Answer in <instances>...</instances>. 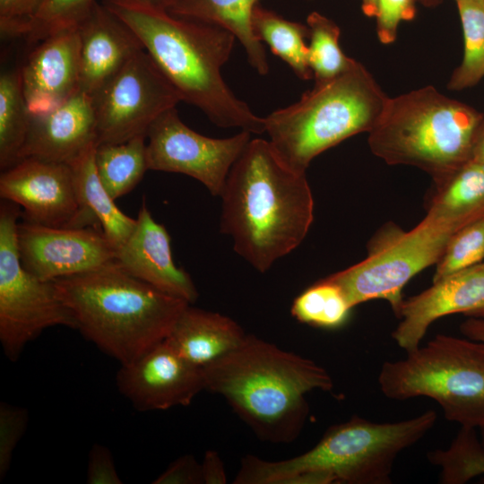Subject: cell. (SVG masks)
<instances>
[{
    "label": "cell",
    "instance_id": "cell-3",
    "mask_svg": "<svg viewBox=\"0 0 484 484\" xmlns=\"http://www.w3.org/2000/svg\"><path fill=\"white\" fill-rule=\"evenodd\" d=\"M204 389L221 395L262 440L288 444L308 416L306 394L331 391L329 373L311 359L254 335L202 367Z\"/></svg>",
    "mask_w": 484,
    "mask_h": 484
},
{
    "label": "cell",
    "instance_id": "cell-6",
    "mask_svg": "<svg viewBox=\"0 0 484 484\" xmlns=\"http://www.w3.org/2000/svg\"><path fill=\"white\" fill-rule=\"evenodd\" d=\"M483 120L481 112L428 85L388 97L368 145L385 163L416 167L436 181L471 160Z\"/></svg>",
    "mask_w": 484,
    "mask_h": 484
},
{
    "label": "cell",
    "instance_id": "cell-18",
    "mask_svg": "<svg viewBox=\"0 0 484 484\" xmlns=\"http://www.w3.org/2000/svg\"><path fill=\"white\" fill-rule=\"evenodd\" d=\"M115 261L129 274L160 291L189 304L198 298L190 275L173 261L169 232L152 218L144 203L131 234L117 249Z\"/></svg>",
    "mask_w": 484,
    "mask_h": 484
},
{
    "label": "cell",
    "instance_id": "cell-2",
    "mask_svg": "<svg viewBox=\"0 0 484 484\" xmlns=\"http://www.w3.org/2000/svg\"><path fill=\"white\" fill-rule=\"evenodd\" d=\"M141 40L184 100L217 126L265 133L264 118L238 99L221 75L236 38L225 29L124 0H102Z\"/></svg>",
    "mask_w": 484,
    "mask_h": 484
},
{
    "label": "cell",
    "instance_id": "cell-14",
    "mask_svg": "<svg viewBox=\"0 0 484 484\" xmlns=\"http://www.w3.org/2000/svg\"><path fill=\"white\" fill-rule=\"evenodd\" d=\"M17 246L24 268L50 281L95 270L117 255L101 229L49 227L25 220L17 225Z\"/></svg>",
    "mask_w": 484,
    "mask_h": 484
},
{
    "label": "cell",
    "instance_id": "cell-42",
    "mask_svg": "<svg viewBox=\"0 0 484 484\" xmlns=\"http://www.w3.org/2000/svg\"><path fill=\"white\" fill-rule=\"evenodd\" d=\"M140 6L160 11H169L177 0H124Z\"/></svg>",
    "mask_w": 484,
    "mask_h": 484
},
{
    "label": "cell",
    "instance_id": "cell-28",
    "mask_svg": "<svg viewBox=\"0 0 484 484\" xmlns=\"http://www.w3.org/2000/svg\"><path fill=\"white\" fill-rule=\"evenodd\" d=\"M463 35V56L448 82L452 91L477 84L484 77V2H456Z\"/></svg>",
    "mask_w": 484,
    "mask_h": 484
},
{
    "label": "cell",
    "instance_id": "cell-40",
    "mask_svg": "<svg viewBox=\"0 0 484 484\" xmlns=\"http://www.w3.org/2000/svg\"><path fill=\"white\" fill-rule=\"evenodd\" d=\"M463 336L484 342V318L469 317L461 326Z\"/></svg>",
    "mask_w": 484,
    "mask_h": 484
},
{
    "label": "cell",
    "instance_id": "cell-21",
    "mask_svg": "<svg viewBox=\"0 0 484 484\" xmlns=\"http://www.w3.org/2000/svg\"><path fill=\"white\" fill-rule=\"evenodd\" d=\"M246 335L229 316L189 304L165 341L185 359L203 367L234 350Z\"/></svg>",
    "mask_w": 484,
    "mask_h": 484
},
{
    "label": "cell",
    "instance_id": "cell-13",
    "mask_svg": "<svg viewBox=\"0 0 484 484\" xmlns=\"http://www.w3.org/2000/svg\"><path fill=\"white\" fill-rule=\"evenodd\" d=\"M1 199L21 209L24 220L49 226L101 229L81 203L67 163L26 158L1 172Z\"/></svg>",
    "mask_w": 484,
    "mask_h": 484
},
{
    "label": "cell",
    "instance_id": "cell-35",
    "mask_svg": "<svg viewBox=\"0 0 484 484\" xmlns=\"http://www.w3.org/2000/svg\"><path fill=\"white\" fill-rule=\"evenodd\" d=\"M42 0H0L2 37H25Z\"/></svg>",
    "mask_w": 484,
    "mask_h": 484
},
{
    "label": "cell",
    "instance_id": "cell-30",
    "mask_svg": "<svg viewBox=\"0 0 484 484\" xmlns=\"http://www.w3.org/2000/svg\"><path fill=\"white\" fill-rule=\"evenodd\" d=\"M428 460L440 468L444 484H462L484 475V447L476 428L461 426L451 445L428 452Z\"/></svg>",
    "mask_w": 484,
    "mask_h": 484
},
{
    "label": "cell",
    "instance_id": "cell-45",
    "mask_svg": "<svg viewBox=\"0 0 484 484\" xmlns=\"http://www.w3.org/2000/svg\"><path fill=\"white\" fill-rule=\"evenodd\" d=\"M479 429H480V441H481V444H482V445L484 447V424L482 426H480L479 428Z\"/></svg>",
    "mask_w": 484,
    "mask_h": 484
},
{
    "label": "cell",
    "instance_id": "cell-34",
    "mask_svg": "<svg viewBox=\"0 0 484 484\" xmlns=\"http://www.w3.org/2000/svg\"><path fill=\"white\" fill-rule=\"evenodd\" d=\"M28 411L4 402L0 403V479L6 475L13 451L26 430Z\"/></svg>",
    "mask_w": 484,
    "mask_h": 484
},
{
    "label": "cell",
    "instance_id": "cell-20",
    "mask_svg": "<svg viewBox=\"0 0 484 484\" xmlns=\"http://www.w3.org/2000/svg\"><path fill=\"white\" fill-rule=\"evenodd\" d=\"M95 125L92 97L79 90L49 112L31 117L20 160L69 164L96 143Z\"/></svg>",
    "mask_w": 484,
    "mask_h": 484
},
{
    "label": "cell",
    "instance_id": "cell-41",
    "mask_svg": "<svg viewBox=\"0 0 484 484\" xmlns=\"http://www.w3.org/2000/svg\"><path fill=\"white\" fill-rule=\"evenodd\" d=\"M471 160L484 164V120L476 135Z\"/></svg>",
    "mask_w": 484,
    "mask_h": 484
},
{
    "label": "cell",
    "instance_id": "cell-33",
    "mask_svg": "<svg viewBox=\"0 0 484 484\" xmlns=\"http://www.w3.org/2000/svg\"><path fill=\"white\" fill-rule=\"evenodd\" d=\"M97 0H42L24 37L39 43L58 32L76 28L89 14Z\"/></svg>",
    "mask_w": 484,
    "mask_h": 484
},
{
    "label": "cell",
    "instance_id": "cell-1",
    "mask_svg": "<svg viewBox=\"0 0 484 484\" xmlns=\"http://www.w3.org/2000/svg\"><path fill=\"white\" fill-rule=\"evenodd\" d=\"M220 197L221 233L260 272L298 246L314 220L306 173L290 169L260 138L251 139L233 164Z\"/></svg>",
    "mask_w": 484,
    "mask_h": 484
},
{
    "label": "cell",
    "instance_id": "cell-10",
    "mask_svg": "<svg viewBox=\"0 0 484 484\" xmlns=\"http://www.w3.org/2000/svg\"><path fill=\"white\" fill-rule=\"evenodd\" d=\"M21 208L0 203V341L5 356L17 360L25 346L44 330H77L75 319L58 296L54 281L42 280L22 264L17 246Z\"/></svg>",
    "mask_w": 484,
    "mask_h": 484
},
{
    "label": "cell",
    "instance_id": "cell-31",
    "mask_svg": "<svg viewBox=\"0 0 484 484\" xmlns=\"http://www.w3.org/2000/svg\"><path fill=\"white\" fill-rule=\"evenodd\" d=\"M351 309L341 289L323 279L295 298L291 315L304 324L337 328L346 322Z\"/></svg>",
    "mask_w": 484,
    "mask_h": 484
},
{
    "label": "cell",
    "instance_id": "cell-29",
    "mask_svg": "<svg viewBox=\"0 0 484 484\" xmlns=\"http://www.w3.org/2000/svg\"><path fill=\"white\" fill-rule=\"evenodd\" d=\"M309 29L307 61L315 82L333 79L357 63L347 56L339 44L340 28L331 19L312 12L307 18Z\"/></svg>",
    "mask_w": 484,
    "mask_h": 484
},
{
    "label": "cell",
    "instance_id": "cell-26",
    "mask_svg": "<svg viewBox=\"0 0 484 484\" xmlns=\"http://www.w3.org/2000/svg\"><path fill=\"white\" fill-rule=\"evenodd\" d=\"M146 139L139 135L124 143L97 144V172L114 200L132 191L149 170Z\"/></svg>",
    "mask_w": 484,
    "mask_h": 484
},
{
    "label": "cell",
    "instance_id": "cell-17",
    "mask_svg": "<svg viewBox=\"0 0 484 484\" xmlns=\"http://www.w3.org/2000/svg\"><path fill=\"white\" fill-rule=\"evenodd\" d=\"M31 117L56 108L80 90V37L77 28L39 41L19 69Z\"/></svg>",
    "mask_w": 484,
    "mask_h": 484
},
{
    "label": "cell",
    "instance_id": "cell-38",
    "mask_svg": "<svg viewBox=\"0 0 484 484\" xmlns=\"http://www.w3.org/2000/svg\"><path fill=\"white\" fill-rule=\"evenodd\" d=\"M152 483L200 484L203 483L202 465L191 454L175 460Z\"/></svg>",
    "mask_w": 484,
    "mask_h": 484
},
{
    "label": "cell",
    "instance_id": "cell-11",
    "mask_svg": "<svg viewBox=\"0 0 484 484\" xmlns=\"http://www.w3.org/2000/svg\"><path fill=\"white\" fill-rule=\"evenodd\" d=\"M91 97L97 144L147 137L152 123L181 101L144 48Z\"/></svg>",
    "mask_w": 484,
    "mask_h": 484
},
{
    "label": "cell",
    "instance_id": "cell-37",
    "mask_svg": "<svg viewBox=\"0 0 484 484\" xmlns=\"http://www.w3.org/2000/svg\"><path fill=\"white\" fill-rule=\"evenodd\" d=\"M89 484L123 483L115 466L111 452L102 445L95 444L89 453L87 467Z\"/></svg>",
    "mask_w": 484,
    "mask_h": 484
},
{
    "label": "cell",
    "instance_id": "cell-39",
    "mask_svg": "<svg viewBox=\"0 0 484 484\" xmlns=\"http://www.w3.org/2000/svg\"><path fill=\"white\" fill-rule=\"evenodd\" d=\"M201 465L203 483L225 484L227 482L223 462L216 451H206Z\"/></svg>",
    "mask_w": 484,
    "mask_h": 484
},
{
    "label": "cell",
    "instance_id": "cell-19",
    "mask_svg": "<svg viewBox=\"0 0 484 484\" xmlns=\"http://www.w3.org/2000/svg\"><path fill=\"white\" fill-rule=\"evenodd\" d=\"M80 37V90L93 96L140 50L136 34L97 2L76 27Z\"/></svg>",
    "mask_w": 484,
    "mask_h": 484
},
{
    "label": "cell",
    "instance_id": "cell-15",
    "mask_svg": "<svg viewBox=\"0 0 484 484\" xmlns=\"http://www.w3.org/2000/svg\"><path fill=\"white\" fill-rule=\"evenodd\" d=\"M117 386L141 411L189 405L204 389L203 367L165 340L133 362L121 365Z\"/></svg>",
    "mask_w": 484,
    "mask_h": 484
},
{
    "label": "cell",
    "instance_id": "cell-5",
    "mask_svg": "<svg viewBox=\"0 0 484 484\" xmlns=\"http://www.w3.org/2000/svg\"><path fill=\"white\" fill-rule=\"evenodd\" d=\"M437 416L426 411L396 422L359 416L330 427L306 453L270 462L254 455L241 461L235 484H389L394 461L419 441Z\"/></svg>",
    "mask_w": 484,
    "mask_h": 484
},
{
    "label": "cell",
    "instance_id": "cell-22",
    "mask_svg": "<svg viewBox=\"0 0 484 484\" xmlns=\"http://www.w3.org/2000/svg\"><path fill=\"white\" fill-rule=\"evenodd\" d=\"M257 4L258 0H177L168 12L229 31L242 44L251 66L265 75L269 71L265 49L252 28V13Z\"/></svg>",
    "mask_w": 484,
    "mask_h": 484
},
{
    "label": "cell",
    "instance_id": "cell-24",
    "mask_svg": "<svg viewBox=\"0 0 484 484\" xmlns=\"http://www.w3.org/2000/svg\"><path fill=\"white\" fill-rule=\"evenodd\" d=\"M427 212L465 222L483 217L484 164L469 160L434 181Z\"/></svg>",
    "mask_w": 484,
    "mask_h": 484
},
{
    "label": "cell",
    "instance_id": "cell-12",
    "mask_svg": "<svg viewBox=\"0 0 484 484\" xmlns=\"http://www.w3.org/2000/svg\"><path fill=\"white\" fill-rule=\"evenodd\" d=\"M149 170L181 173L220 196L228 175L249 141L246 131L228 138L204 136L184 124L176 107L162 113L148 130Z\"/></svg>",
    "mask_w": 484,
    "mask_h": 484
},
{
    "label": "cell",
    "instance_id": "cell-32",
    "mask_svg": "<svg viewBox=\"0 0 484 484\" xmlns=\"http://www.w3.org/2000/svg\"><path fill=\"white\" fill-rule=\"evenodd\" d=\"M484 261V216L469 222L450 238L436 263L433 281Z\"/></svg>",
    "mask_w": 484,
    "mask_h": 484
},
{
    "label": "cell",
    "instance_id": "cell-4",
    "mask_svg": "<svg viewBox=\"0 0 484 484\" xmlns=\"http://www.w3.org/2000/svg\"><path fill=\"white\" fill-rule=\"evenodd\" d=\"M54 283L77 330L121 365L163 341L189 305L132 276L116 261Z\"/></svg>",
    "mask_w": 484,
    "mask_h": 484
},
{
    "label": "cell",
    "instance_id": "cell-43",
    "mask_svg": "<svg viewBox=\"0 0 484 484\" xmlns=\"http://www.w3.org/2000/svg\"><path fill=\"white\" fill-rule=\"evenodd\" d=\"M363 13L368 17H376L377 13L378 0H361Z\"/></svg>",
    "mask_w": 484,
    "mask_h": 484
},
{
    "label": "cell",
    "instance_id": "cell-25",
    "mask_svg": "<svg viewBox=\"0 0 484 484\" xmlns=\"http://www.w3.org/2000/svg\"><path fill=\"white\" fill-rule=\"evenodd\" d=\"M252 28L258 40L266 43L298 78L308 80L313 77L305 41L309 37L307 25L289 21L257 4L252 13Z\"/></svg>",
    "mask_w": 484,
    "mask_h": 484
},
{
    "label": "cell",
    "instance_id": "cell-27",
    "mask_svg": "<svg viewBox=\"0 0 484 484\" xmlns=\"http://www.w3.org/2000/svg\"><path fill=\"white\" fill-rule=\"evenodd\" d=\"M31 116L22 92L19 70L0 76V169L4 171L20 160Z\"/></svg>",
    "mask_w": 484,
    "mask_h": 484
},
{
    "label": "cell",
    "instance_id": "cell-44",
    "mask_svg": "<svg viewBox=\"0 0 484 484\" xmlns=\"http://www.w3.org/2000/svg\"><path fill=\"white\" fill-rule=\"evenodd\" d=\"M422 4L428 7L435 6L439 4L440 0H419Z\"/></svg>",
    "mask_w": 484,
    "mask_h": 484
},
{
    "label": "cell",
    "instance_id": "cell-16",
    "mask_svg": "<svg viewBox=\"0 0 484 484\" xmlns=\"http://www.w3.org/2000/svg\"><path fill=\"white\" fill-rule=\"evenodd\" d=\"M462 314L484 318V261L434 281L422 292L403 299L393 339L406 351L420 345L428 327L440 317Z\"/></svg>",
    "mask_w": 484,
    "mask_h": 484
},
{
    "label": "cell",
    "instance_id": "cell-7",
    "mask_svg": "<svg viewBox=\"0 0 484 484\" xmlns=\"http://www.w3.org/2000/svg\"><path fill=\"white\" fill-rule=\"evenodd\" d=\"M387 98L358 62L333 79L315 82L298 101L264 117L265 133L282 162L306 173L323 151L355 134L369 133Z\"/></svg>",
    "mask_w": 484,
    "mask_h": 484
},
{
    "label": "cell",
    "instance_id": "cell-46",
    "mask_svg": "<svg viewBox=\"0 0 484 484\" xmlns=\"http://www.w3.org/2000/svg\"><path fill=\"white\" fill-rule=\"evenodd\" d=\"M458 1H463V0H455V2H458ZM474 1H483L484 2V0H474Z\"/></svg>",
    "mask_w": 484,
    "mask_h": 484
},
{
    "label": "cell",
    "instance_id": "cell-23",
    "mask_svg": "<svg viewBox=\"0 0 484 484\" xmlns=\"http://www.w3.org/2000/svg\"><path fill=\"white\" fill-rule=\"evenodd\" d=\"M97 143L91 144L69 165L82 205L98 220L101 230L117 249L131 234L135 219L123 212L102 185L95 165Z\"/></svg>",
    "mask_w": 484,
    "mask_h": 484
},
{
    "label": "cell",
    "instance_id": "cell-9",
    "mask_svg": "<svg viewBox=\"0 0 484 484\" xmlns=\"http://www.w3.org/2000/svg\"><path fill=\"white\" fill-rule=\"evenodd\" d=\"M468 223L428 212L409 231L389 222L374 235L363 261L324 279L341 289L352 308L384 299L396 315L404 286L436 264L453 234Z\"/></svg>",
    "mask_w": 484,
    "mask_h": 484
},
{
    "label": "cell",
    "instance_id": "cell-36",
    "mask_svg": "<svg viewBox=\"0 0 484 484\" xmlns=\"http://www.w3.org/2000/svg\"><path fill=\"white\" fill-rule=\"evenodd\" d=\"M416 0H378L376 34L380 42L395 40L400 22L411 21L416 14Z\"/></svg>",
    "mask_w": 484,
    "mask_h": 484
},
{
    "label": "cell",
    "instance_id": "cell-8",
    "mask_svg": "<svg viewBox=\"0 0 484 484\" xmlns=\"http://www.w3.org/2000/svg\"><path fill=\"white\" fill-rule=\"evenodd\" d=\"M378 385L389 399L428 397L446 419L479 428L484 424V342L437 334L405 358L385 361Z\"/></svg>",
    "mask_w": 484,
    "mask_h": 484
}]
</instances>
